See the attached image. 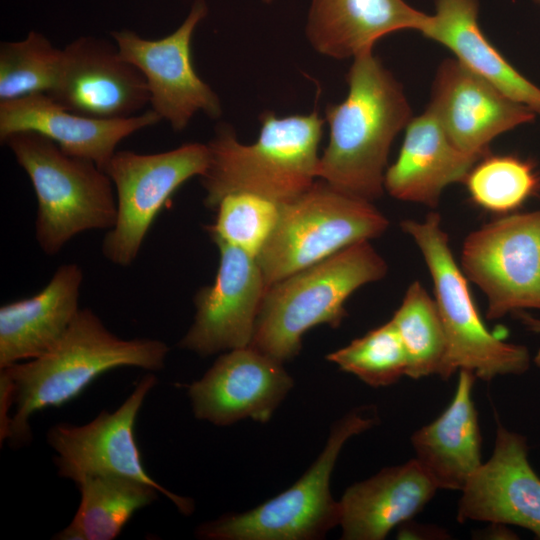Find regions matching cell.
Segmentation results:
<instances>
[{
    "label": "cell",
    "mask_w": 540,
    "mask_h": 540,
    "mask_svg": "<svg viewBox=\"0 0 540 540\" xmlns=\"http://www.w3.org/2000/svg\"><path fill=\"white\" fill-rule=\"evenodd\" d=\"M169 347L150 338L121 339L90 309H79L71 325L45 354L2 368L1 440L19 447L31 440V416L80 395L96 378L120 367L158 371ZM0 427V428H2Z\"/></svg>",
    "instance_id": "obj_1"
},
{
    "label": "cell",
    "mask_w": 540,
    "mask_h": 540,
    "mask_svg": "<svg viewBox=\"0 0 540 540\" xmlns=\"http://www.w3.org/2000/svg\"><path fill=\"white\" fill-rule=\"evenodd\" d=\"M352 60L346 98L325 109L329 140L318 179L373 202L384 193L391 145L412 111L402 85L373 51Z\"/></svg>",
    "instance_id": "obj_2"
},
{
    "label": "cell",
    "mask_w": 540,
    "mask_h": 540,
    "mask_svg": "<svg viewBox=\"0 0 540 540\" xmlns=\"http://www.w3.org/2000/svg\"><path fill=\"white\" fill-rule=\"evenodd\" d=\"M252 144L242 143L234 129L220 123L207 143L209 162L200 176L204 204L215 210L228 194L248 192L285 204L318 179L319 145L325 123L318 110L277 116L263 112Z\"/></svg>",
    "instance_id": "obj_3"
},
{
    "label": "cell",
    "mask_w": 540,
    "mask_h": 540,
    "mask_svg": "<svg viewBox=\"0 0 540 540\" xmlns=\"http://www.w3.org/2000/svg\"><path fill=\"white\" fill-rule=\"evenodd\" d=\"M387 271L386 261L367 240L269 285L250 346L280 363L293 359L309 329L340 326L350 295Z\"/></svg>",
    "instance_id": "obj_4"
},
{
    "label": "cell",
    "mask_w": 540,
    "mask_h": 540,
    "mask_svg": "<svg viewBox=\"0 0 540 540\" xmlns=\"http://www.w3.org/2000/svg\"><path fill=\"white\" fill-rule=\"evenodd\" d=\"M2 143L32 183L37 199L35 237L46 255H56L79 233L114 226L113 182L94 162L64 152L33 131L11 134Z\"/></svg>",
    "instance_id": "obj_5"
},
{
    "label": "cell",
    "mask_w": 540,
    "mask_h": 540,
    "mask_svg": "<svg viewBox=\"0 0 540 540\" xmlns=\"http://www.w3.org/2000/svg\"><path fill=\"white\" fill-rule=\"evenodd\" d=\"M401 229L419 248L433 281L434 299L447 339V353L439 376L448 380L467 370L490 381L498 376L521 375L531 363L528 348L492 334L480 317L468 279L454 259L441 216L430 212L424 220L406 219Z\"/></svg>",
    "instance_id": "obj_6"
},
{
    "label": "cell",
    "mask_w": 540,
    "mask_h": 540,
    "mask_svg": "<svg viewBox=\"0 0 540 540\" xmlns=\"http://www.w3.org/2000/svg\"><path fill=\"white\" fill-rule=\"evenodd\" d=\"M388 226L372 202L317 179L280 205L278 222L257 261L269 286L350 245L379 237Z\"/></svg>",
    "instance_id": "obj_7"
},
{
    "label": "cell",
    "mask_w": 540,
    "mask_h": 540,
    "mask_svg": "<svg viewBox=\"0 0 540 540\" xmlns=\"http://www.w3.org/2000/svg\"><path fill=\"white\" fill-rule=\"evenodd\" d=\"M368 407L357 408L332 426L323 451L290 488L252 510L203 523L196 535L209 540H314L340 523V503L330 478L345 443L376 424Z\"/></svg>",
    "instance_id": "obj_8"
},
{
    "label": "cell",
    "mask_w": 540,
    "mask_h": 540,
    "mask_svg": "<svg viewBox=\"0 0 540 540\" xmlns=\"http://www.w3.org/2000/svg\"><path fill=\"white\" fill-rule=\"evenodd\" d=\"M208 162V146L199 142L155 154L116 151L104 170L117 202L116 222L102 242L104 257L118 266L131 265L165 202L187 180L201 176Z\"/></svg>",
    "instance_id": "obj_9"
},
{
    "label": "cell",
    "mask_w": 540,
    "mask_h": 540,
    "mask_svg": "<svg viewBox=\"0 0 540 540\" xmlns=\"http://www.w3.org/2000/svg\"><path fill=\"white\" fill-rule=\"evenodd\" d=\"M460 267L484 293L489 320L540 310V208L505 214L470 232Z\"/></svg>",
    "instance_id": "obj_10"
},
{
    "label": "cell",
    "mask_w": 540,
    "mask_h": 540,
    "mask_svg": "<svg viewBox=\"0 0 540 540\" xmlns=\"http://www.w3.org/2000/svg\"><path fill=\"white\" fill-rule=\"evenodd\" d=\"M157 378L142 377L132 393L113 412L103 410L84 425L59 423L50 428L47 441L56 452L58 475L75 483L86 475H118L155 487L178 510L189 515L192 499L179 496L156 482L146 471L135 438L137 415Z\"/></svg>",
    "instance_id": "obj_11"
},
{
    "label": "cell",
    "mask_w": 540,
    "mask_h": 540,
    "mask_svg": "<svg viewBox=\"0 0 540 540\" xmlns=\"http://www.w3.org/2000/svg\"><path fill=\"white\" fill-rule=\"evenodd\" d=\"M207 13L205 0H195L182 24L156 40L129 29L111 32L122 57L144 76L151 109L175 132L183 131L198 112L212 119L223 113L220 98L199 77L192 61L193 33Z\"/></svg>",
    "instance_id": "obj_12"
},
{
    "label": "cell",
    "mask_w": 540,
    "mask_h": 540,
    "mask_svg": "<svg viewBox=\"0 0 540 540\" xmlns=\"http://www.w3.org/2000/svg\"><path fill=\"white\" fill-rule=\"evenodd\" d=\"M213 242L219 250L214 282L195 294L193 323L178 343L203 357L250 346L268 287L256 257Z\"/></svg>",
    "instance_id": "obj_13"
},
{
    "label": "cell",
    "mask_w": 540,
    "mask_h": 540,
    "mask_svg": "<svg viewBox=\"0 0 540 540\" xmlns=\"http://www.w3.org/2000/svg\"><path fill=\"white\" fill-rule=\"evenodd\" d=\"M63 50L61 70L47 94L64 109L98 119H123L150 104L142 73L117 45L81 36Z\"/></svg>",
    "instance_id": "obj_14"
},
{
    "label": "cell",
    "mask_w": 540,
    "mask_h": 540,
    "mask_svg": "<svg viewBox=\"0 0 540 540\" xmlns=\"http://www.w3.org/2000/svg\"><path fill=\"white\" fill-rule=\"evenodd\" d=\"M283 363L251 346L224 352L188 387L196 418L231 425L251 418L267 422L293 387Z\"/></svg>",
    "instance_id": "obj_15"
},
{
    "label": "cell",
    "mask_w": 540,
    "mask_h": 540,
    "mask_svg": "<svg viewBox=\"0 0 540 540\" xmlns=\"http://www.w3.org/2000/svg\"><path fill=\"white\" fill-rule=\"evenodd\" d=\"M427 108L456 147L481 157L497 136L536 116L456 59L440 64Z\"/></svg>",
    "instance_id": "obj_16"
},
{
    "label": "cell",
    "mask_w": 540,
    "mask_h": 540,
    "mask_svg": "<svg viewBox=\"0 0 540 540\" xmlns=\"http://www.w3.org/2000/svg\"><path fill=\"white\" fill-rule=\"evenodd\" d=\"M457 520L515 525L540 539V477L526 438L498 422L491 457L461 491Z\"/></svg>",
    "instance_id": "obj_17"
},
{
    "label": "cell",
    "mask_w": 540,
    "mask_h": 540,
    "mask_svg": "<svg viewBox=\"0 0 540 540\" xmlns=\"http://www.w3.org/2000/svg\"><path fill=\"white\" fill-rule=\"evenodd\" d=\"M160 121L152 109L123 119L87 117L64 109L44 93L0 101L1 142L17 132H37L103 170L124 138Z\"/></svg>",
    "instance_id": "obj_18"
},
{
    "label": "cell",
    "mask_w": 540,
    "mask_h": 540,
    "mask_svg": "<svg viewBox=\"0 0 540 540\" xmlns=\"http://www.w3.org/2000/svg\"><path fill=\"white\" fill-rule=\"evenodd\" d=\"M429 17L405 0H310L305 35L323 56L354 59L388 34L420 32Z\"/></svg>",
    "instance_id": "obj_19"
},
{
    "label": "cell",
    "mask_w": 540,
    "mask_h": 540,
    "mask_svg": "<svg viewBox=\"0 0 540 540\" xmlns=\"http://www.w3.org/2000/svg\"><path fill=\"white\" fill-rule=\"evenodd\" d=\"M480 158L456 147L427 108L407 124L398 157L386 169L384 187L398 200L435 208L444 189L463 182Z\"/></svg>",
    "instance_id": "obj_20"
},
{
    "label": "cell",
    "mask_w": 540,
    "mask_h": 540,
    "mask_svg": "<svg viewBox=\"0 0 540 540\" xmlns=\"http://www.w3.org/2000/svg\"><path fill=\"white\" fill-rule=\"evenodd\" d=\"M437 490L414 458L382 469L344 492L339 501L342 539H384L419 513Z\"/></svg>",
    "instance_id": "obj_21"
},
{
    "label": "cell",
    "mask_w": 540,
    "mask_h": 540,
    "mask_svg": "<svg viewBox=\"0 0 540 540\" xmlns=\"http://www.w3.org/2000/svg\"><path fill=\"white\" fill-rule=\"evenodd\" d=\"M83 271L63 264L35 295L0 308V369L37 358L63 337L79 311Z\"/></svg>",
    "instance_id": "obj_22"
},
{
    "label": "cell",
    "mask_w": 540,
    "mask_h": 540,
    "mask_svg": "<svg viewBox=\"0 0 540 540\" xmlns=\"http://www.w3.org/2000/svg\"><path fill=\"white\" fill-rule=\"evenodd\" d=\"M475 379L472 372L459 370L448 407L411 437L414 459L438 489L462 491L483 464L482 437L472 397Z\"/></svg>",
    "instance_id": "obj_23"
},
{
    "label": "cell",
    "mask_w": 540,
    "mask_h": 540,
    "mask_svg": "<svg viewBox=\"0 0 540 540\" xmlns=\"http://www.w3.org/2000/svg\"><path fill=\"white\" fill-rule=\"evenodd\" d=\"M478 11V0H435V13L420 33L448 48L467 69L540 115V88L488 40L478 23Z\"/></svg>",
    "instance_id": "obj_24"
},
{
    "label": "cell",
    "mask_w": 540,
    "mask_h": 540,
    "mask_svg": "<svg viewBox=\"0 0 540 540\" xmlns=\"http://www.w3.org/2000/svg\"><path fill=\"white\" fill-rule=\"evenodd\" d=\"M75 484L81 495L79 507L54 539H115L134 513L154 502L160 493L147 483L118 475H86Z\"/></svg>",
    "instance_id": "obj_25"
},
{
    "label": "cell",
    "mask_w": 540,
    "mask_h": 540,
    "mask_svg": "<svg viewBox=\"0 0 540 540\" xmlns=\"http://www.w3.org/2000/svg\"><path fill=\"white\" fill-rule=\"evenodd\" d=\"M391 321L407 354L406 376L439 375L447 353L446 334L435 299L419 281L408 286Z\"/></svg>",
    "instance_id": "obj_26"
},
{
    "label": "cell",
    "mask_w": 540,
    "mask_h": 540,
    "mask_svg": "<svg viewBox=\"0 0 540 540\" xmlns=\"http://www.w3.org/2000/svg\"><path fill=\"white\" fill-rule=\"evenodd\" d=\"M463 183L474 204L500 214L515 211L540 192V174L534 163L511 154L484 155Z\"/></svg>",
    "instance_id": "obj_27"
},
{
    "label": "cell",
    "mask_w": 540,
    "mask_h": 540,
    "mask_svg": "<svg viewBox=\"0 0 540 540\" xmlns=\"http://www.w3.org/2000/svg\"><path fill=\"white\" fill-rule=\"evenodd\" d=\"M63 50L41 33L30 31L20 41L0 44V101L48 94L55 86Z\"/></svg>",
    "instance_id": "obj_28"
},
{
    "label": "cell",
    "mask_w": 540,
    "mask_h": 540,
    "mask_svg": "<svg viewBox=\"0 0 540 540\" xmlns=\"http://www.w3.org/2000/svg\"><path fill=\"white\" fill-rule=\"evenodd\" d=\"M326 358L372 387L392 385L407 375V354L391 320Z\"/></svg>",
    "instance_id": "obj_29"
},
{
    "label": "cell",
    "mask_w": 540,
    "mask_h": 540,
    "mask_svg": "<svg viewBox=\"0 0 540 540\" xmlns=\"http://www.w3.org/2000/svg\"><path fill=\"white\" fill-rule=\"evenodd\" d=\"M215 210V223L207 226L211 239L257 258L278 222L280 204L253 193L236 192L223 197Z\"/></svg>",
    "instance_id": "obj_30"
},
{
    "label": "cell",
    "mask_w": 540,
    "mask_h": 540,
    "mask_svg": "<svg viewBox=\"0 0 540 540\" xmlns=\"http://www.w3.org/2000/svg\"><path fill=\"white\" fill-rule=\"evenodd\" d=\"M512 314L520 321L526 330L535 334H540V318L533 316L526 310L516 311Z\"/></svg>",
    "instance_id": "obj_31"
},
{
    "label": "cell",
    "mask_w": 540,
    "mask_h": 540,
    "mask_svg": "<svg viewBox=\"0 0 540 540\" xmlns=\"http://www.w3.org/2000/svg\"><path fill=\"white\" fill-rule=\"evenodd\" d=\"M535 365L540 369V349L537 351L533 359Z\"/></svg>",
    "instance_id": "obj_32"
},
{
    "label": "cell",
    "mask_w": 540,
    "mask_h": 540,
    "mask_svg": "<svg viewBox=\"0 0 540 540\" xmlns=\"http://www.w3.org/2000/svg\"><path fill=\"white\" fill-rule=\"evenodd\" d=\"M264 3L270 4L273 0H262Z\"/></svg>",
    "instance_id": "obj_33"
},
{
    "label": "cell",
    "mask_w": 540,
    "mask_h": 540,
    "mask_svg": "<svg viewBox=\"0 0 540 540\" xmlns=\"http://www.w3.org/2000/svg\"><path fill=\"white\" fill-rule=\"evenodd\" d=\"M534 2L540 7V0H534Z\"/></svg>",
    "instance_id": "obj_34"
}]
</instances>
